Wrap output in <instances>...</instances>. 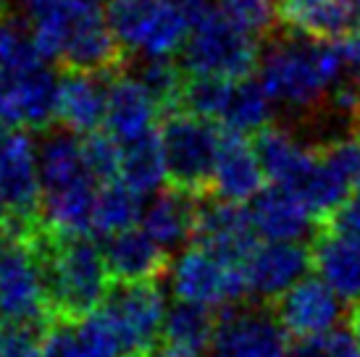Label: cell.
Here are the masks:
<instances>
[{
    "label": "cell",
    "instance_id": "6da1fadb",
    "mask_svg": "<svg viewBox=\"0 0 360 357\" xmlns=\"http://www.w3.org/2000/svg\"><path fill=\"white\" fill-rule=\"evenodd\" d=\"M34 245L40 252L56 320L77 323L101 308L113 287V278L98 239L92 234L63 237L42 226Z\"/></svg>",
    "mask_w": 360,
    "mask_h": 357
},
{
    "label": "cell",
    "instance_id": "7a4b0ae2",
    "mask_svg": "<svg viewBox=\"0 0 360 357\" xmlns=\"http://www.w3.org/2000/svg\"><path fill=\"white\" fill-rule=\"evenodd\" d=\"M158 134L166 155L169 187L192 197H208L226 131L216 121L195 116L190 110H174L163 119Z\"/></svg>",
    "mask_w": 360,
    "mask_h": 357
},
{
    "label": "cell",
    "instance_id": "3957f363",
    "mask_svg": "<svg viewBox=\"0 0 360 357\" xmlns=\"http://www.w3.org/2000/svg\"><path fill=\"white\" fill-rule=\"evenodd\" d=\"M105 19L121 50L142 58H171L192 32L176 0H108Z\"/></svg>",
    "mask_w": 360,
    "mask_h": 357
},
{
    "label": "cell",
    "instance_id": "277c9868",
    "mask_svg": "<svg viewBox=\"0 0 360 357\" xmlns=\"http://www.w3.org/2000/svg\"><path fill=\"white\" fill-rule=\"evenodd\" d=\"M260 50L250 30L229 19L221 8L210 11L192 27L181 48V69L192 77L245 79L258 66Z\"/></svg>",
    "mask_w": 360,
    "mask_h": 357
},
{
    "label": "cell",
    "instance_id": "5b68a950",
    "mask_svg": "<svg viewBox=\"0 0 360 357\" xmlns=\"http://www.w3.org/2000/svg\"><path fill=\"white\" fill-rule=\"evenodd\" d=\"M0 195L6 202V223L0 234L32 239L42 228L40 150L27 129L0 137Z\"/></svg>",
    "mask_w": 360,
    "mask_h": 357
},
{
    "label": "cell",
    "instance_id": "8992f818",
    "mask_svg": "<svg viewBox=\"0 0 360 357\" xmlns=\"http://www.w3.org/2000/svg\"><path fill=\"white\" fill-rule=\"evenodd\" d=\"M34 237L0 234V323H56Z\"/></svg>",
    "mask_w": 360,
    "mask_h": 357
},
{
    "label": "cell",
    "instance_id": "52a82bcc",
    "mask_svg": "<svg viewBox=\"0 0 360 357\" xmlns=\"http://www.w3.org/2000/svg\"><path fill=\"white\" fill-rule=\"evenodd\" d=\"M171 289L181 302L210 310L229 308L248 297L245 266L219 258L200 245H190L171 268Z\"/></svg>",
    "mask_w": 360,
    "mask_h": 357
},
{
    "label": "cell",
    "instance_id": "ba28073f",
    "mask_svg": "<svg viewBox=\"0 0 360 357\" xmlns=\"http://www.w3.org/2000/svg\"><path fill=\"white\" fill-rule=\"evenodd\" d=\"M290 349V334L271 305L237 302L216 313L208 357H287Z\"/></svg>",
    "mask_w": 360,
    "mask_h": 357
},
{
    "label": "cell",
    "instance_id": "9c48e42d",
    "mask_svg": "<svg viewBox=\"0 0 360 357\" xmlns=\"http://www.w3.org/2000/svg\"><path fill=\"white\" fill-rule=\"evenodd\" d=\"M360 187V134L340 137L319 150L316 166L295 189L316 219V226L337 213Z\"/></svg>",
    "mask_w": 360,
    "mask_h": 357
},
{
    "label": "cell",
    "instance_id": "30bf717a",
    "mask_svg": "<svg viewBox=\"0 0 360 357\" xmlns=\"http://www.w3.org/2000/svg\"><path fill=\"white\" fill-rule=\"evenodd\" d=\"M101 310L119 331L124 357L150 355L166 318V299L158 281L113 284Z\"/></svg>",
    "mask_w": 360,
    "mask_h": 357
},
{
    "label": "cell",
    "instance_id": "8fae6325",
    "mask_svg": "<svg viewBox=\"0 0 360 357\" xmlns=\"http://www.w3.org/2000/svg\"><path fill=\"white\" fill-rule=\"evenodd\" d=\"M58 87L48 60L0 77V121L13 129L51 126L58 116Z\"/></svg>",
    "mask_w": 360,
    "mask_h": 357
},
{
    "label": "cell",
    "instance_id": "7c38bea8",
    "mask_svg": "<svg viewBox=\"0 0 360 357\" xmlns=\"http://www.w3.org/2000/svg\"><path fill=\"white\" fill-rule=\"evenodd\" d=\"M271 310L276 313L279 323L295 342L326 337L342 320L345 299L319 276L300 278L281 297L271 302Z\"/></svg>",
    "mask_w": 360,
    "mask_h": 357
},
{
    "label": "cell",
    "instance_id": "4fadbf2b",
    "mask_svg": "<svg viewBox=\"0 0 360 357\" xmlns=\"http://www.w3.org/2000/svg\"><path fill=\"white\" fill-rule=\"evenodd\" d=\"M192 245H200V247L216 252L219 258L245 266V260L250 258L252 249L260 245V237L245 205L224 202V200L208 195L198 202Z\"/></svg>",
    "mask_w": 360,
    "mask_h": 357
},
{
    "label": "cell",
    "instance_id": "5bb4252c",
    "mask_svg": "<svg viewBox=\"0 0 360 357\" xmlns=\"http://www.w3.org/2000/svg\"><path fill=\"white\" fill-rule=\"evenodd\" d=\"M310 266V247L305 242H260L245 260L248 297L252 302L271 305L290 287H295Z\"/></svg>",
    "mask_w": 360,
    "mask_h": 357
},
{
    "label": "cell",
    "instance_id": "9a60e30c",
    "mask_svg": "<svg viewBox=\"0 0 360 357\" xmlns=\"http://www.w3.org/2000/svg\"><path fill=\"white\" fill-rule=\"evenodd\" d=\"M121 45L110 30L105 13L98 11V6L87 3L82 8L79 19L74 21L71 34L60 60L69 71H84V74H108L121 63Z\"/></svg>",
    "mask_w": 360,
    "mask_h": 357
},
{
    "label": "cell",
    "instance_id": "2e32d148",
    "mask_svg": "<svg viewBox=\"0 0 360 357\" xmlns=\"http://www.w3.org/2000/svg\"><path fill=\"white\" fill-rule=\"evenodd\" d=\"M103 255L113 284L160 281L171 273V252L160 247L145 228L137 226L105 239Z\"/></svg>",
    "mask_w": 360,
    "mask_h": 357
},
{
    "label": "cell",
    "instance_id": "e0dca14e",
    "mask_svg": "<svg viewBox=\"0 0 360 357\" xmlns=\"http://www.w3.org/2000/svg\"><path fill=\"white\" fill-rule=\"evenodd\" d=\"M310 247V266L347 305H360V242L316 226Z\"/></svg>",
    "mask_w": 360,
    "mask_h": 357
},
{
    "label": "cell",
    "instance_id": "ac0fdd59",
    "mask_svg": "<svg viewBox=\"0 0 360 357\" xmlns=\"http://www.w3.org/2000/svg\"><path fill=\"white\" fill-rule=\"evenodd\" d=\"M158 100L150 95L137 77H116L108 84V110L105 129L119 145H129L134 139L153 134L160 113Z\"/></svg>",
    "mask_w": 360,
    "mask_h": 357
},
{
    "label": "cell",
    "instance_id": "d6986e66",
    "mask_svg": "<svg viewBox=\"0 0 360 357\" xmlns=\"http://www.w3.org/2000/svg\"><path fill=\"white\" fill-rule=\"evenodd\" d=\"M248 213L263 242H302L310 226H316V219L300 195L281 184L263 189L250 200Z\"/></svg>",
    "mask_w": 360,
    "mask_h": 357
},
{
    "label": "cell",
    "instance_id": "ffe728a7",
    "mask_svg": "<svg viewBox=\"0 0 360 357\" xmlns=\"http://www.w3.org/2000/svg\"><path fill=\"white\" fill-rule=\"evenodd\" d=\"M266 171L260 166L255 145L240 134H226L221 145L216 171H213V197L234 205H248L263 192Z\"/></svg>",
    "mask_w": 360,
    "mask_h": 357
},
{
    "label": "cell",
    "instance_id": "44dd1931",
    "mask_svg": "<svg viewBox=\"0 0 360 357\" xmlns=\"http://www.w3.org/2000/svg\"><path fill=\"white\" fill-rule=\"evenodd\" d=\"M216 334V313L176 299L163 318L158 342L148 357H208Z\"/></svg>",
    "mask_w": 360,
    "mask_h": 357
},
{
    "label": "cell",
    "instance_id": "7402d4cb",
    "mask_svg": "<svg viewBox=\"0 0 360 357\" xmlns=\"http://www.w3.org/2000/svg\"><path fill=\"white\" fill-rule=\"evenodd\" d=\"M108 110V84L101 82V74L69 71L58 87V116L63 129L90 137L105 126Z\"/></svg>",
    "mask_w": 360,
    "mask_h": 357
},
{
    "label": "cell",
    "instance_id": "603a6c76",
    "mask_svg": "<svg viewBox=\"0 0 360 357\" xmlns=\"http://www.w3.org/2000/svg\"><path fill=\"white\" fill-rule=\"evenodd\" d=\"M198 202H200V197H192V195L174 187L160 189L142 213V228L166 252L187 249L195 239Z\"/></svg>",
    "mask_w": 360,
    "mask_h": 357
},
{
    "label": "cell",
    "instance_id": "cb8c5ba5",
    "mask_svg": "<svg viewBox=\"0 0 360 357\" xmlns=\"http://www.w3.org/2000/svg\"><path fill=\"white\" fill-rule=\"evenodd\" d=\"M252 145L260 158V166L266 171V178L290 189L300 187L319 158V150H310L305 142H300L292 131L281 126H266L263 131H258Z\"/></svg>",
    "mask_w": 360,
    "mask_h": 357
},
{
    "label": "cell",
    "instance_id": "d4e9b609",
    "mask_svg": "<svg viewBox=\"0 0 360 357\" xmlns=\"http://www.w3.org/2000/svg\"><path fill=\"white\" fill-rule=\"evenodd\" d=\"M279 19L310 40H340L352 34L350 0H279Z\"/></svg>",
    "mask_w": 360,
    "mask_h": 357
},
{
    "label": "cell",
    "instance_id": "484cf974",
    "mask_svg": "<svg viewBox=\"0 0 360 357\" xmlns=\"http://www.w3.org/2000/svg\"><path fill=\"white\" fill-rule=\"evenodd\" d=\"M119 178L140 195H153L169 181L166 155H163L158 131H153L142 139H134L129 145H121Z\"/></svg>",
    "mask_w": 360,
    "mask_h": 357
},
{
    "label": "cell",
    "instance_id": "4316f807",
    "mask_svg": "<svg viewBox=\"0 0 360 357\" xmlns=\"http://www.w3.org/2000/svg\"><path fill=\"white\" fill-rule=\"evenodd\" d=\"M142 195L134 192L121 178L105 181L98 187L95 213H92V234L98 237H116L127 228H134L142 221Z\"/></svg>",
    "mask_w": 360,
    "mask_h": 357
},
{
    "label": "cell",
    "instance_id": "83f0119b",
    "mask_svg": "<svg viewBox=\"0 0 360 357\" xmlns=\"http://www.w3.org/2000/svg\"><path fill=\"white\" fill-rule=\"evenodd\" d=\"M271 113H274V100L269 98V92L263 89L258 79H237L231 87L229 105L221 116L219 126L226 134H258L266 126H271Z\"/></svg>",
    "mask_w": 360,
    "mask_h": 357
},
{
    "label": "cell",
    "instance_id": "f1b7e54d",
    "mask_svg": "<svg viewBox=\"0 0 360 357\" xmlns=\"http://www.w3.org/2000/svg\"><path fill=\"white\" fill-rule=\"evenodd\" d=\"M237 79H219V77H192L190 82H184L179 103L184 110H190L195 116L210 119L219 124L224 110L229 105L231 87Z\"/></svg>",
    "mask_w": 360,
    "mask_h": 357
},
{
    "label": "cell",
    "instance_id": "f546056e",
    "mask_svg": "<svg viewBox=\"0 0 360 357\" xmlns=\"http://www.w3.org/2000/svg\"><path fill=\"white\" fill-rule=\"evenodd\" d=\"M74 339L82 357H124L119 331L101 308L74 323Z\"/></svg>",
    "mask_w": 360,
    "mask_h": 357
},
{
    "label": "cell",
    "instance_id": "4dcf8cb0",
    "mask_svg": "<svg viewBox=\"0 0 360 357\" xmlns=\"http://www.w3.org/2000/svg\"><path fill=\"white\" fill-rule=\"evenodd\" d=\"M134 77L150 89V95L160 105L179 103L184 79H181V66H176L171 58H142Z\"/></svg>",
    "mask_w": 360,
    "mask_h": 357
},
{
    "label": "cell",
    "instance_id": "1f68e13d",
    "mask_svg": "<svg viewBox=\"0 0 360 357\" xmlns=\"http://www.w3.org/2000/svg\"><path fill=\"white\" fill-rule=\"evenodd\" d=\"M51 326L40 323H3L0 326V357H40Z\"/></svg>",
    "mask_w": 360,
    "mask_h": 357
},
{
    "label": "cell",
    "instance_id": "d6a6232c",
    "mask_svg": "<svg viewBox=\"0 0 360 357\" xmlns=\"http://www.w3.org/2000/svg\"><path fill=\"white\" fill-rule=\"evenodd\" d=\"M219 8L252 34H260L279 16V0H219Z\"/></svg>",
    "mask_w": 360,
    "mask_h": 357
},
{
    "label": "cell",
    "instance_id": "836d02e7",
    "mask_svg": "<svg viewBox=\"0 0 360 357\" xmlns=\"http://www.w3.org/2000/svg\"><path fill=\"white\" fill-rule=\"evenodd\" d=\"M84 155H87V163H90V171L95 174V178L105 184V181H113L119 178L121 171V145L110 137L108 131H95L84 139Z\"/></svg>",
    "mask_w": 360,
    "mask_h": 357
},
{
    "label": "cell",
    "instance_id": "e575fe53",
    "mask_svg": "<svg viewBox=\"0 0 360 357\" xmlns=\"http://www.w3.org/2000/svg\"><path fill=\"white\" fill-rule=\"evenodd\" d=\"M40 357H82L77 349V339H74V323L56 320L45 337Z\"/></svg>",
    "mask_w": 360,
    "mask_h": 357
},
{
    "label": "cell",
    "instance_id": "d590c367",
    "mask_svg": "<svg viewBox=\"0 0 360 357\" xmlns=\"http://www.w3.org/2000/svg\"><path fill=\"white\" fill-rule=\"evenodd\" d=\"M321 226L331 228V231H340L345 237L358 239L360 242V189H355L350 195V200L326 223H321Z\"/></svg>",
    "mask_w": 360,
    "mask_h": 357
},
{
    "label": "cell",
    "instance_id": "8d00e7d4",
    "mask_svg": "<svg viewBox=\"0 0 360 357\" xmlns=\"http://www.w3.org/2000/svg\"><path fill=\"white\" fill-rule=\"evenodd\" d=\"M321 357H360V344L352 328H334L321 337Z\"/></svg>",
    "mask_w": 360,
    "mask_h": 357
},
{
    "label": "cell",
    "instance_id": "74e56055",
    "mask_svg": "<svg viewBox=\"0 0 360 357\" xmlns=\"http://www.w3.org/2000/svg\"><path fill=\"white\" fill-rule=\"evenodd\" d=\"M176 3H179L181 11L190 16L192 27H195V24L202 19V16H208L210 11L219 8V0H176Z\"/></svg>",
    "mask_w": 360,
    "mask_h": 357
},
{
    "label": "cell",
    "instance_id": "f35d334b",
    "mask_svg": "<svg viewBox=\"0 0 360 357\" xmlns=\"http://www.w3.org/2000/svg\"><path fill=\"white\" fill-rule=\"evenodd\" d=\"M287 357H321V337L308 339V342H297Z\"/></svg>",
    "mask_w": 360,
    "mask_h": 357
},
{
    "label": "cell",
    "instance_id": "ab89813d",
    "mask_svg": "<svg viewBox=\"0 0 360 357\" xmlns=\"http://www.w3.org/2000/svg\"><path fill=\"white\" fill-rule=\"evenodd\" d=\"M347 326L352 328V334H355V339H358V344H360V305H352L350 308V320H347Z\"/></svg>",
    "mask_w": 360,
    "mask_h": 357
},
{
    "label": "cell",
    "instance_id": "60d3db41",
    "mask_svg": "<svg viewBox=\"0 0 360 357\" xmlns=\"http://www.w3.org/2000/svg\"><path fill=\"white\" fill-rule=\"evenodd\" d=\"M350 8H352V34L360 37V0H350Z\"/></svg>",
    "mask_w": 360,
    "mask_h": 357
},
{
    "label": "cell",
    "instance_id": "b9f144b4",
    "mask_svg": "<svg viewBox=\"0 0 360 357\" xmlns=\"http://www.w3.org/2000/svg\"><path fill=\"white\" fill-rule=\"evenodd\" d=\"M6 223V202H3V195H0V228Z\"/></svg>",
    "mask_w": 360,
    "mask_h": 357
},
{
    "label": "cell",
    "instance_id": "7bdbcfd3",
    "mask_svg": "<svg viewBox=\"0 0 360 357\" xmlns=\"http://www.w3.org/2000/svg\"><path fill=\"white\" fill-rule=\"evenodd\" d=\"M355 121H358V129H360V108H358V113H355Z\"/></svg>",
    "mask_w": 360,
    "mask_h": 357
},
{
    "label": "cell",
    "instance_id": "ee69618b",
    "mask_svg": "<svg viewBox=\"0 0 360 357\" xmlns=\"http://www.w3.org/2000/svg\"><path fill=\"white\" fill-rule=\"evenodd\" d=\"M84 3H95V6H98V3H103V0H84Z\"/></svg>",
    "mask_w": 360,
    "mask_h": 357
},
{
    "label": "cell",
    "instance_id": "f6af8a7d",
    "mask_svg": "<svg viewBox=\"0 0 360 357\" xmlns=\"http://www.w3.org/2000/svg\"><path fill=\"white\" fill-rule=\"evenodd\" d=\"M3 126H6V124H3V121H0V137H3Z\"/></svg>",
    "mask_w": 360,
    "mask_h": 357
},
{
    "label": "cell",
    "instance_id": "bcb514c9",
    "mask_svg": "<svg viewBox=\"0 0 360 357\" xmlns=\"http://www.w3.org/2000/svg\"><path fill=\"white\" fill-rule=\"evenodd\" d=\"M0 3H3V0H0Z\"/></svg>",
    "mask_w": 360,
    "mask_h": 357
},
{
    "label": "cell",
    "instance_id": "7dc6e473",
    "mask_svg": "<svg viewBox=\"0 0 360 357\" xmlns=\"http://www.w3.org/2000/svg\"><path fill=\"white\" fill-rule=\"evenodd\" d=\"M358 189H360V187H358Z\"/></svg>",
    "mask_w": 360,
    "mask_h": 357
}]
</instances>
